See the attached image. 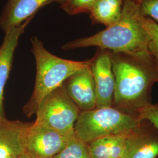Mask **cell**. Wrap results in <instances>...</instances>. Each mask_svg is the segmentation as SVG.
Returning <instances> with one entry per match:
<instances>
[{"instance_id": "cell-1", "label": "cell", "mask_w": 158, "mask_h": 158, "mask_svg": "<svg viewBox=\"0 0 158 158\" xmlns=\"http://www.w3.org/2000/svg\"><path fill=\"white\" fill-rule=\"evenodd\" d=\"M115 77L113 104L130 113L150 104L153 85L158 82L155 62L149 51L111 53Z\"/></svg>"}, {"instance_id": "cell-2", "label": "cell", "mask_w": 158, "mask_h": 158, "mask_svg": "<svg viewBox=\"0 0 158 158\" xmlns=\"http://www.w3.org/2000/svg\"><path fill=\"white\" fill-rule=\"evenodd\" d=\"M124 1L122 14L117 23L91 36L69 42L63 46V49L96 46L113 53L149 51L150 36L142 23L140 6Z\"/></svg>"}, {"instance_id": "cell-3", "label": "cell", "mask_w": 158, "mask_h": 158, "mask_svg": "<svg viewBox=\"0 0 158 158\" xmlns=\"http://www.w3.org/2000/svg\"><path fill=\"white\" fill-rule=\"evenodd\" d=\"M31 41L36 73L33 93L23 108L24 113L29 117L35 114L40 102L46 96L63 85L72 75L91 63V59L74 61L56 56L48 51L43 42L36 36L31 38Z\"/></svg>"}, {"instance_id": "cell-4", "label": "cell", "mask_w": 158, "mask_h": 158, "mask_svg": "<svg viewBox=\"0 0 158 158\" xmlns=\"http://www.w3.org/2000/svg\"><path fill=\"white\" fill-rule=\"evenodd\" d=\"M144 121L135 113L115 107L80 111L74 124L77 137L87 143L110 135H128L140 128Z\"/></svg>"}, {"instance_id": "cell-5", "label": "cell", "mask_w": 158, "mask_h": 158, "mask_svg": "<svg viewBox=\"0 0 158 158\" xmlns=\"http://www.w3.org/2000/svg\"><path fill=\"white\" fill-rule=\"evenodd\" d=\"M80 111L68 96L64 85L46 96L40 102L35 123L65 135H75L74 124Z\"/></svg>"}, {"instance_id": "cell-6", "label": "cell", "mask_w": 158, "mask_h": 158, "mask_svg": "<svg viewBox=\"0 0 158 158\" xmlns=\"http://www.w3.org/2000/svg\"><path fill=\"white\" fill-rule=\"evenodd\" d=\"M75 135H65L36 123H30L23 134L24 153L30 158H54Z\"/></svg>"}, {"instance_id": "cell-7", "label": "cell", "mask_w": 158, "mask_h": 158, "mask_svg": "<svg viewBox=\"0 0 158 158\" xmlns=\"http://www.w3.org/2000/svg\"><path fill=\"white\" fill-rule=\"evenodd\" d=\"M112 52L98 48L91 59L90 68L97 93L96 108L112 107L115 89L113 70Z\"/></svg>"}, {"instance_id": "cell-8", "label": "cell", "mask_w": 158, "mask_h": 158, "mask_svg": "<svg viewBox=\"0 0 158 158\" xmlns=\"http://www.w3.org/2000/svg\"><path fill=\"white\" fill-rule=\"evenodd\" d=\"M64 85L68 96L80 111L96 108V85L90 64L72 75L65 81Z\"/></svg>"}, {"instance_id": "cell-9", "label": "cell", "mask_w": 158, "mask_h": 158, "mask_svg": "<svg viewBox=\"0 0 158 158\" xmlns=\"http://www.w3.org/2000/svg\"><path fill=\"white\" fill-rule=\"evenodd\" d=\"M33 18L31 17L21 25L7 30L0 47V120L6 119L3 104L4 90L11 71L14 52L20 36Z\"/></svg>"}, {"instance_id": "cell-10", "label": "cell", "mask_w": 158, "mask_h": 158, "mask_svg": "<svg viewBox=\"0 0 158 158\" xmlns=\"http://www.w3.org/2000/svg\"><path fill=\"white\" fill-rule=\"evenodd\" d=\"M65 0H8L0 17V26L6 32L31 17L42 8L53 2L60 5Z\"/></svg>"}, {"instance_id": "cell-11", "label": "cell", "mask_w": 158, "mask_h": 158, "mask_svg": "<svg viewBox=\"0 0 158 158\" xmlns=\"http://www.w3.org/2000/svg\"><path fill=\"white\" fill-rule=\"evenodd\" d=\"M29 124L0 120V158H19L24 153L23 137Z\"/></svg>"}, {"instance_id": "cell-12", "label": "cell", "mask_w": 158, "mask_h": 158, "mask_svg": "<svg viewBox=\"0 0 158 158\" xmlns=\"http://www.w3.org/2000/svg\"><path fill=\"white\" fill-rule=\"evenodd\" d=\"M158 136L142 128L127 136L122 158H156Z\"/></svg>"}, {"instance_id": "cell-13", "label": "cell", "mask_w": 158, "mask_h": 158, "mask_svg": "<svg viewBox=\"0 0 158 158\" xmlns=\"http://www.w3.org/2000/svg\"><path fill=\"white\" fill-rule=\"evenodd\" d=\"M124 0H97L88 14L93 24L100 23L107 27L117 23L121 16Z\"/></svg>"}, {"instance_id": "cell-14", "label": "cell", "mask_w": 158, "mask_h": 158, "mask_svg": "<svg viewBox=\"0 0 158 158\" xmlns=\"http://www.w3.org/2000/svg\"><path fill=\"white\" fill-rule=\"evenodd\" d=\"M127 136H107L89 143L92 158H122Z\"/></svg>"}, {"instance_id": "cell-15", "label": "cell", "mask_w": 158, "mask_h": 158, "mask_svg": "<svg viewBox=\"0 0 158 158\" xmlns=\"http://www.w3.org/2000/svg\"><path fill=\"white\" fill-rule=\"evenodd\" d=\"M54 158H92V156L89 144L75 135Z\"/></svg>"}, {"instance_id": "cell-16", "label": "cell", "mask_w": 158, "mask_h": 158, "mask_svg": "<svg viewBox=\"0 0 158 158\" xmlns=\"http://www.w3.org/2000/svg\"><path fill=\"white\" fill-rule=\"evenodd\" d=\"M141 22L150 36L148 51L156 66L158 83V24L151 18L142 15Z\"/></svg>"}, {"instance_id": "cell-17", "label": "cell", "mask_w": 158, "mask_h": 158, "mask_svg": "<svg viewBox=\"0 0 158 158\" xmlns=\"http://www.w3.org/2000/svg\"><path fill=\"white\" fill-rule=\"evenodd\" d=\"M97 0H65L60 5L68 14L74 15L81 13H89L91 6Z\"/></svg>"}, {"instance_id": "cell-18", "label": "cell", "mask_w": 158, "mask_h": 158, "mask_svg": "<svg viewBox=\"0 0 158 158\" xmlns=\"http://www.w3.org/2000/svg\"><path fill=\"white\" fill-rule=\"evenodd\" d=\"M137 114L143 121H148L158 130V104H148L141 108Z\"/></svg>"}, {"instance_id": "cell-19", "label": "cell", "mask_w": 158, "mask_h": 158, "mask_svg": "<svg viewBox=\"0 0 158 158\" xmlns=\"http://www.w3.org/2000/svg\"><path fill=\"white\" fill-rule=\"evenodd\" d=\"M140 12L142 16L158 22V0L144 1L140 5Z\"/></svg>"}, {"instance_id": "cell-20", "label": "cell", "mask_w": 158, "mask_h": 158, "mask_svg": "<svg viewBox=\"0 0 158 158\" xmlns=\"http://www.w3.org/2000/svg\"><path fill=\"white\" fill-rule=\"evenodd\" d=\"M127 1H130L131 2H132L134 3H135L136 4H138V5H141L142 3L145 1V0H127Z\"/></svg>"}, {"instance_id": "cell-21", "label": "cell", "mask_w": 158, "mask_h": 158, "mask_svg": "<svg viewBox=\"0 0 158 158\" xmlns=\"http://www.w3.org/2000/svg\"><path fill=\"white\" fill-rule=\"evenodd\" d=\"M19 158H30L28 156V155H27L25 153H23V154Z\"/></svg>"}]
</instances>
